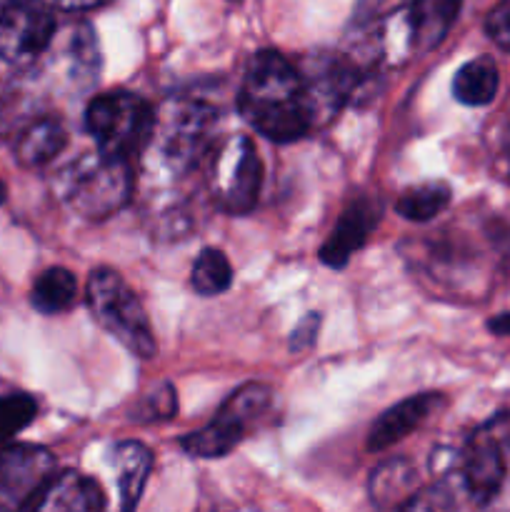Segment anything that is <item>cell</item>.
<instances>
[{
  "instance_id": "obj_1",
  "label": "cell",
  "mask_w": 510,
  "mask_h": 512,
  "mask_svg": "<svg viewBox=\"0 0 510 512\" xmlns=\"http://www.w3.org/2000/svg\"><path fill=\"white\" fill-rule=\"evenodd\" d=\"M238 110L250 128L273 143H293L315 125L300 70L275 50H260L250 58Z\"/></svg>"
},
{
  "instance_id": "obj_2",
  "label": "cell",
  "mask_w": 510,
  "mask_h": 512,
  "mask_svg": "<svg viewBox=\"0 0 510 512\" xmlns=\"http://www.w3.org/2000/svg\"><path fill=\"white\" fill-rule=\"evenodd\" d=\"M218 113L195 98H168L155 108L153 128L143 148V165L165 178H183L213 143Z\"/></svg>"
},
{
  "instance_id": "obj_3",
  "label": "cell",
  "mask_w": 510,
  "mask_h": 512,
  "mask_svg": "<svg viewBox=\"0 0 510 512\" xmlns=\"http://www.w3.org/2000/svg\"><path fill=\"white\" fill-rule=\"evenodd\" d=\"M58 193L80 218H110L123 210L133 193L130 160L105 158L98 150L80 155L58 175Z\"/></svg>"
},
{
  "instance_id": "obj_4",
  "label": "cell",
  "mask_w": 510,
  "mask_h": 512,
  "mask_svg": "<svg viewBox=\"0 0 510 512\" xmlns=\"http://www.w3.org/2000/svg\"><path fill=\"white\" fill-rule=\"evenodd\" d=\"M85 298L100 328L113 335L128 353L140 360H150L158 353V343H155L143 303L115 270H93Z\"/></svg>"
},
{
  "instance_id": "obj_5",
  "label": "cell",
  "mask_w": 510,
  "mask_h": 512,
  "mask_svg": "<svg viewBox=\"0 0 510 512\" xmlns=\"http://www.w3.org/2000/svg\"><path fill=\"white\" fill-rule=\"evenodd\" d=\"M155 110L140 95L128 90H110L90 100L85 110V128L98 143L105 158L130 160L143 153L153 128Z\"/></svg>"
},
{
  "instance_id": "obj_6",
  "label": "cell",
  "mask_w": 510,
  "mask_h": 512,
  "mask_svg": "<svg viewBox=\"0 0 510 512\" xmlns=\"http://www.w3.org/2000/svg\"><path fill=\"white\" fill-rule=\"evenodd\" d=\"M263 185V163L253 140L233 135L215 153L210 165V193L228 215H245L255 208Z\"/></svg>"
},
{
  "instance_id": "obj_7",
  "label": "cell",
  "mask_w": 510,
  "mask_h": 512,
  "mask_svg": "<svg viewBox=\"0 0 510 512\" xmlns=\"http://www.w3.org/2000/svg\"><path fill=\"white\" fill-rule=\"evenodd\" d=\"M55 13L43 0H13L0 8V60L28 65L50 48L55 38Z\"/></svg>"
},
{
  "instance_id": "obj_8",
  "label": "cell",
  "mask_w": 510,
  "mask_h": 512,
  "mask_svg": "<svg viewBox=\"0 0 510 512\" xmlns=\"http://www.w3.org/2000/svg\"><path fill=\"white\" fill-rule=\"evenodd\" d=\"M55 478V458L50 450L30 443L0 448V510H28Z\"/></svg>"
},
{
  "instance_id": "obj_9",
  "label": "cell",
  "mask_w": 510,
  "mask_h": 512,
  "mask_svg": "<svg viewBox=\"0 0 510 512\" xmlns=\"http://www.w3.org/2000/svg\"><path fill=\"white\" fill-rule=\"evenodd\" d=\"M505 423L495 418L480 425L465 443L458 458V470L463 475L465 490L478 503H493L500 495L505 480Z\"/></svg>"
},
{
  "instance_id": "obj_10",
  "label": "cell",
  "mask_w": 510,
  "mask_h": 512,
  "mask_svg": "<svg viewBox=\"0 0 510 512\" xmlns=\"http://www.w3.org/2000/svg\"><path fill=\"white\" fill-rule=\"evenodd\" d=\"M313 120L333 118L358 88V70L340 55H318L300 70Z\"/></svg>"
},
{
  "instance_id": "obj_11",
  "label": "cell",
  "mask_w": 510,
  "mask_h": 512,
  "mask_svg": "<svg viewBox=\"0 0 510 512\" xmlns=\"http://www.w3.org/2000/svg\"><path fill=\"white\" fill-rule=\"evenodd\" d=\"M458 13L460 0H413L390 20L403 33L405 53H428L448 35Z\"/></svg>"
},
{
  "instance_id": "obj_12",
  "label": "cell",
  "mask_w": 510,
  "mask_h": 512,
  "mask_svg": "<svg viewBox=\"0 0 510 512\" xmlns=\"http://www.w3.org/2000/svg\"><path fill=\"white\" fill-rule=\"evenodd\" d=\"M380 223V203L370 195L363 198H353L348 208L340 213L338 223H335L333 233L328 235L323 245H320V260L328 268H345L348 260L353 258L355 250L365 245L375 225Z\"/></svg>"
},
{
  "instance_id": "obj_13",
  "label": "cell",
  "mask_w": 510,
  "mask_h": 512,
  "mask_svg": "<svg viewBox=\"0 0 510 512\" xmlns=\"http://www.w3.org/2000/svg\"><path fill=\"white\" fill-rule=\"evenodd\" d=\"M28 512H105L103 488L75 470L55 473Z\"/></svg>"
},
{
  "instance_id": "obj_14",
  "label": "cell",
  "mask_w": 510,
  "mask_h": 512,
  "mask_svg": "<svg viewBox=\"0 0 510 512\" xmlns=\"http://www.w3.org/2000/svg\"><path fill=\"white\" fill-rule=\"evenodd\" d=\"M250 425L245 420H240L238 415L230 413L228 408H220L218 415L210 420L205 428L188 433L180 440V448L188 455L200 460H215L225 458L228 453H233L240 445V440L245 438Z\"/></svg>"
},
{
  "instance_id": "obj_15",
  "label": "cell",
  "mask_w": 510,
  "mask_h": 512,
  "mask_svg": "<svg viewBox=\"0 0 510 512\" xmlns=\"http://www.w3.org/2000/svg\"><path fill=\"white\" fill-rule=\"evenodd\" d=\"M435 398H438V395H413V398L403 400V403L385 410V413L375 420L373 428H370L368 433L370 453H380V450L400 443L405 435L413 433V430L430 415Z\"/></svg>"
},
{
  "instance_id": "obj_16",
  "label": "cell",
  "mask_w": 510,
  "mask_h": 512,
  "mask_svg": "<svg viewBox=\"0 0 510 512\" xmlns=\"http://www.w3.org/2000/svg\"><path fill=\"white\" fill-rule=\"evenodd\" d=\"M65 145H68V133L63 123L50 115H40L30 120L15 138V158L25 168H40L58 158Z\"/></svg>"
},
{
  "instance_id": "obj_17",
  "label": "cell",
  "mask_w": 510,
  "mask_h": 512,
  "mask_svg": "<svg viewBox=\"0 0 510 512\" xmlns=\"http://www.w3.org/2000/svg\"><path fill=\"white\" fill-rule=\"evenodd\" d=\"M368 488L380 510H400L418 490V470L408 458H390L373 470Z\"/></svg>"
},
{
  "instance_id": "obj_18",
  "label": "cell",
  "mask_w": 510,
  "mask_h": 512,
  "mask_svg": "<svg viewBox=\"0 0 510 512\" xmlns=\"http://www.w3.org/2000/svg\"><path fill=\"white\" fill-rule=\"evenodd\" d=\"M113 465L118 473L120 512H135L150 470H153V453L143 443L128 440V443L115 445Z\"/></svg>"
},
{
  "instance_id": "obj_19",
  "label": "cell",
  "mask_w": 510,
  "mask_h": 512,
  "mask_svg": "<svg viewBox=\"0 0 510 512\" xmlns=\"http://www.w3.org/2000/svg\"><path fill=\"white\" fill-rule=\"evenodd\" d=\"M500 88V73L498 65L488 55L468 60L460 65L458 73L453 78V95L458 103L470 105V108H480V105L493 103Z\"/></svg>"
},
{
  "instance_id": "obj_20",
  "label": "cell",
  "mask_w": 510,
  "mask_h": 512,
  "mask_svg": "<svg viewBox=\"0 0 510 512\" xmlns=\"http://www.w3.org/2000/svg\"><path fill=\"white\" fill-rule=\"evenodd\" d=\"M78 300V280L65 268H48L35 278L30 303L43 315H63Z\"/></svg>"
},
{
  "instance_id": "obj_21",
  "label": "cell",
  "mask_w": 510,
  "mask_h": 512,
  "mask_svg": "<svg viewBox=\"0 0 510 512\" xmlns=\"http://www.w3.org/2000/svg\"><path fill=\"white\" fill-rule=\"evenodd\" d=\"M448 205L450 188L445 183H438V180L408 188L395 200V210H398L400 218L413 220V223H428V220L438 218Z\"/></svg>"
},
{
  "instance_id": "obj_22",
  "label": "cell",
  "mask_w": 510,
  "mask_h": 512,
  "mask_svg": "<svg viewBox=\"0 0 510 512\" xmlns=\"http://www.w3.org/2000/svg\"><path fill=\"white\" fill-rule=\"evenodd\" d=\"M190 285L203 298H215V295H223L225 290H230V285H233V265L225 258L223 250H200L193 270H190Z\"/></svg>"
},
{
  "instance_id": "obj_23",
  "label": "cell",
  "mask_w": 510,
  "mask_h": 512,
  "mask_svg": "<svg viewBox=\"0 0 510 512\" xmlns=\"http://www.w3.org/2000/svg\"><path fill=\"white\" fill-rule=\"evenodd\" d=\"M38 415V403L30 395H5L0 398V448L10 445V440L28 428Z\"/></svg>"
},
{
  "instance_id": "obj_24",
  "label": "cell",
  "mask_w": 510,
  "mask_h": 512,
  "mask_svg": "<svg viewBox=\"0 0 510 512\" xmlns=\"http://www.w3.org/2000/svg\"><path fill=\"white\" fill-rule=\"evenodd\" d=\"M70 58H73V75L90 83L98 75V40L90 25H78L70 40Z\"/></svg>"
},
{
  "instance_id": "obj_25",
  "label": "cell",
  "mask_w": 510,
  "mask_h": 512,
  "mask_svg": "<svg viewBox=\"0 0 510 512\" xmlns=\"http://www.w3.org/2000/svg\"><path fill=\"white\" fill-rule=\"evenodd\" d=\"M400 512H455L453 490L445 483L418 488L413 498L400 508Z\"/></svg>"
},
{
  "instance_id": "obj_26",
  "label": "cell",
  "mask_w": 510,
  "mask_h": 512,
  "mask_svg": "<svg viewBox=\"0 0 510 512\" xmlns=\"http://www.w3.org/2000/svg\"><path fill=\"white\" fill-rule=\"evenodd\" d=\"M178 413V400H175V390L168 383L158 385L150 395H145L140 408L135 410L133 420H170Z\"/></svg>"
},
{
  "instance_id": "obj_27",
  "label": "cell",
  "mask_w": 510,
  "mask_h": 512,
  "mask_svg": "<svg viewBox=\"0 0 510 512\" xmlns=\"http://www.w3.org/2000/svg\"><path fill=\"white\" fill-rule=\"evenodd\" d=\"M485 33L498 48L510 53V0H500L485 18Z\"/></svg>"
},
{
  "instance_id": "obj_28",
  "label": "cell",
  "mask_w": 510,
  "mask_h": 512,
  "mask_svg": "<svg viewBox=\"0 0 510 512\" xmlns=\"http://www.w3.org/2000/svg\"><path fill=\"white\" fill-rule=\"evenodd\" d=\"M318 325H320L318 313L305 315V318L298 323V328L293 330V335H290V350H295V353H300V350H308L310 345L315 343Z\"/></svg>"
},
{
  "instance_id": "obj_29",
  "label": "cell",
  "mask_w": 510,
  "mask_h": 512,
  "mask_svg": "<svg viewBox=\"0 0 510 512\" xmlns=\"http://www.w3.org/2000/svg\"><path fill=\"white\" fill-rule=\"evenodd\" d=\"M110 3V0H55L60 10H68V13H78V10H93L100 5Z\"/></svg>"
},
{
  "instance_id": "obj_30",
  "label": "cell",
  "mask_w": 510,
  "mask_h": 512,
  "mask_svg": "<svg viewBox=\"0 0 510 512\" xmlns=\"http://www.w3.org/2000/svg\"><path fill=\"white\" fill-rule=\"evenodd\" d=\"M488 330L495 335H503V338H510V313H500L490 318Z\"/></svg>"
},
{
  "instance_id": "obj_31",
  "label": "cell",
  "mask_w": 510,
  "mask_h": 512,
  "mask_svg": "<svg viewBox=\"0 0 510 512\" xmlns=\"http://www.w3.org/2000/svg\"><path fill=\"white\" fill-rule=\"evenodd\" d=\"M500 158H503L505 178H508L510 183V125L503 130V135H500Z\"/></svg>"
},
{
  "instance_id": "obj_32",
  "label": "cell",
  "mask_w": 510,
  "mask_h": 512,
  "mask_svg": "<svg viewBox=\"0 0 510 512\" xmlns=\"http://www.w3.org/2000/svg\"><path fill=\"white\" fill-rule=\"evenodd\" d=\"M5 200H8V188H5V183L0 180V205H3Z\"/></svg>"
},
{
  "instance_id": "obj_33",
  "label": "cell",
  "mask_w": 510,
  "mask_h": 512,
  "mask_svg": "<svg viewBox=\"0 0 510 512\" xmlns=\"http://www.w3.org/2000/svg\"><path fill=\"white\" fill-rule=\"evenodd\" d=\"M8 3H13V0H0V8H3V5H8Z\"/></svg>"
}]
</instances>
